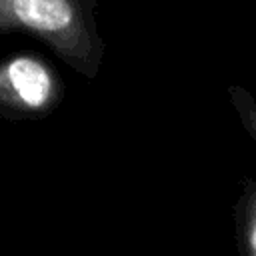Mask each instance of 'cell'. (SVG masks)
<instances>
[{"mask_svg":"<svg viewBox=\"0 0 256 256\" xmlns=\"http://www.w3.org/2000/svg\"><path fill=\"white\" fill-rule=\"evenodd\" d=\"M24 32L42 40L60 60L96 78L104 42L88 0H0V34Z\"/></svg>","mask_w":256,"mask_h":256,"instance_id":"obj_1","label":"cell"},{"mask_svg":"<svg viewBox=\"0 0 256 256\" xmlns=\"http://www.w3.org/2000/svg\"><path fill=\"white\" fill-rule=\"evenodd\" d=\"M228 98L232 108L238 114V120L244 128V132L250 136V140L256 146V98L242 86H228Z\"/></svg>","mask_w":256,"mask_h":256,"instance_id":"obj_4","label":"cell"},{"mask_svg":"<svg viewBox=\"0 0 256 256\" xmlns=\"http://www.w3.org/2000/svg\"><path fill=\"white\" fill-rule=\"evenodd\" d=\"M62 100L64 82L46 58L22 52L0 60V120H42Z\"/></svg>","mask_w":256,"mask_h":256,"instance_id":"obj_2","label":"cell"},{"mask_svg":"<svg viewBox=\"0 0 256 256\" xmlns=\"http://www.w3.org/2000/svg\"><path fill=\"white\" fill-rule=\"evenodd\" d=\"M232 224L238 256H256V178L240 182V194L232 206Z\"/></svg>","mask_w":256,"mask_h":256,"instance_id":"obj_3","label":"cell"}]
</instances>
